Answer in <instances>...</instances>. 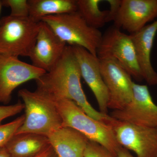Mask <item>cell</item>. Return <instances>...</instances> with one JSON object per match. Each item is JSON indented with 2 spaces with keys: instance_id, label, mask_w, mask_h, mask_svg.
I'll use <instances>...</instances> for the list:
<instances>
[{
  "instance_id": "obj_1",
  "label": "cell",
  "mask_w": 157,
  "mask_h": 157,
  "mask_svg": "<svg viewBox=\"0 0 157 157\" xmlns=\"http://www.w3.org/2000/svg\"><path fill=\"white\" fill-rule=\"evenodd\" d=\"M81 77L72 46L67 45L54 67L36 80V90L53 100H71L89 116L111 126L114 118L98 111L88 101L82 87Z\"/></svg>"
},
{
  "instance_id": "obj_2",
  "label": "cell",
  "mask_w": 157,
  "mask_h": 157,
  "mask_svg": "<svg viewBox=\"0 0 157 157\" xmlns=\"http://www.w3.org/2000/svg\"><path fill=\"white\" fill-rule=\"evenodd\" d=\"M25 114L23 123L15 134L33 133L48 137L63 127V121L53 100L36 90H20Z\"/></svg>"
},
{
  "instance_id": "obj_3",
  "label": "cell",
  "mask_w": 157,
  "mask_h": 157,
  "mask_svg": "<svg viewBox=\"0 0 157 157\" xmlns=\"http://www.w3.org/2000/svg\"><path fill=\"white\" fill-rule=\"evenodd\" d=\"M63 121V127L75 129L90 141L101 144L117 156L121 147L112 127L87 115L73 101L67 99L53 100Z\"/></svg>"
},
{
  "instance_id": "obj_4",
  "label": "cell",
  "mask_w": 157,
  "mask_h": 157,
  "mask_svg": "<svg viewBox=\"0 0 157 157\" xmlns=\"http://www.w3.org/2000/svg\"><path fill=\"white\" fill-rule=\"evenodd\" d=\"M41 21L45 22L66 44L80 46L97 56L103 34L89 25L78 11L45 16Z\"/></svg>"
},
{
  "instance_id": "obj_5",
  "label": "cell",
  "mask_w": 157,
  "mask_h": 157,
  "mask_svg": "<svg viewBox=\"0 0 157 157\" xmlns=\"http://www.w3.org/2000/svg\"><path fill=\"white\" fill-rule=\"evenodd\" d=\"M39 22L29 17L4 16L0 21V54L16 57L29 56L33 48Z\"/></svg>"
},
{
  "instance_id": "obj_6",
  "label": "cell",
  "mask_w": 157,
  "mask_h": 157,
  "mask_svg": "<svg viewBox=\"0 0 157 157\" xmlns=\"http://www.w3.org/2000/svg\"><path fill=\"white\" fill-rule=\"evenodd\" d=\"M97 56L100 59L114 60L136 81L144 80L131 36L115 26L110 27L102 35Z\"/></svg>"
},
{
  "instance_id": "obj_7",
  "label": "cell",
  "mask_w": 157,
  "mask_h": 157,
  "mask_svg": "<svg viewBox=\"0 0 157 157\" xmlns=\"http://www.w3.org/2000/svg\"><path fill=\"white\" fill-rule=\"evenodd\" d=\"M110 116L135 125L157 128V105L145 85L134 82L132 101L122 109L113 110Z\"/></svg>"
},
{
  "instance_id": "obj_8",
  "label": "cell",
  "mask_w": 157,
  "mask_h": 157,
  "mask_svg": "<svg viewBox=\"0 0 157 157\" xmlns=\"http://www.w3.org/2000/svg\"><path fill=\"white\" fill-rule=\"evenodd\" d=\"M121 146L137 157H157V128L140 126L116 120L111 125Z\"/></svg>"
},
{
  "instance_id": "obj_9",
  "label": "cell",
  "mask_w": 157,
  "mask_h": 157,
  "mask_svg": "<svg viewBox=\"0 0 157 157\" xmlns=\"http://www.w3.org/2000/svg\"><path fill=\"white\" fill-rule=\"evenodd\" d=\"M46 73L18 57L0 54V102L9 104L16 88L29 80H37Z\"/></svg>"
},
{
  "instance_id": "obj_10",
  "label": "cell",
  "mask_w": 157,
  "mask_h": 157,
  "mask_svg": "<svg viewBox=\"0 0 157 157\" xmlns=\"http://www.w3.org/2000/svg\"><path fill=\"white\" fill-rule=\"evenodd\" d=\"M100 61L101 75L109 94L108 108L113 110L122 109L133 98L134 82L132 76L114 60Z\"/></svg>"
},
{
  "instance_id": "obj_11",
  "label": "cell",
  "mask_w": 157,
  "mask_h": 157,
  "mask_svg": "<svg viewBox=\"0 0 157 157\" xmlns=\"http://www.w3.org/2000/svg\"><path fill=\"white\" fill-rule=\"evenodd\" d=\"M157 17V0H121L113 25L130 35Z\"/></svg>"
},
{
  "instance_id": "obj_12",
  "label": "cell",
  "mask_w": 157,
  "mask_h": 157,
  "mask_svg": "<svg viewBox=\"0 0 157 157\" xmlns=\"http://www.w3.org/2000/svg\"><path fill=\"white\" fill-rule=\"evenodd\" d=\"M72 47L82 77L95 97L100 112L107 114L109 94L101 75L100 59L82 47L77 45Z\"/></svg>"
},
{
  "instance_id": "obj_13",
  "label": "cell",
  "mask_w": 157,
  "mask_h": 157,
  "mask_svg": "<svg viewBox=\"0 0 157 157\" xmlns=\"http://www.w3.org/2000/svg\"><path fill=\"white\" fill-rule=\"evenodd\" d=\"M67 45L45 22L40 21L36 44L29 56L32 64L48 72L60 58Z\"/></svg>"
},
{
  "instance_id": "obj_14",
  "label": "cell",
  "mask_w": 157,
  "mask_h": 157,
  "mask_svg": "<svg viewBox=\"0 0 157 157\" xmlns=\"http://www.w3.org/2000/svg\"><path fill=\"white\" fill-rule=\"evenodd\" d=\"M157 32V19L140 31L131 34L144 79L150 86L157 85V73L152 66L151 52Z\"/></svg>"
},
{
  "instance_id": "obj_15",
  "label": "cell",
  "mask_w": 157,
  "mask_h": 157,
  "mask_svg": "<svg viewBox=\"0 0 157 157\" xmlns=\"http://www.w3.org/2000/svg\"><path fill=\"white\" fill-rule=\"evenodd\" d=\"M56 157H84L89 140L73 128L62 127L48 136Z\"/></svg>"
},
{
  "instance_id": "obj_16",
  "label": "cell",
  "mask_w": 157,
  "mask_h": 157,
  "mask_svg": "<svg viewBox=\"0 0 157 157\" xmlns=\"http://www.w3.org/2000/svg\"><path fill=\"white\" fill-rule=\"evenodd\" d=\"M109 1V10H103L100 7L103 1L77 0V11L89 25L98 29L113 21L121 2V0Z\"/></svg>"
},
{
  "instance_id": "obj_17",
  "label": "cell",
  "mask_w": 157,
  "mask_h": 157,
  "mask_svg": "<svg viewBox=\"0 0 157 157\" xmlns=\"http://www.w3.org/2000/svg\"><path fill=\"white\" fill-rule=\"evenodd\" d=\"M48 137L33 133L15 134L5 146L11 157H32L50 146Z\"/></svg>"
},
{
  "instance_id": "obj_18",
  "label": "cell",
  "mask_w": 157,
  "mask_h": 157,
  "mask_svg": "<svg viewBox=\"0 0 157 157\" xmlns=\"http://www.w3.org/2000/svg\"><path fill=\"white\" fill-rule=\"evenodd\" d=\"M29 17L37 22L43 17L77 11V0H28Z\"/></svg>"
},
{
  "instance_id": "obj_19",
  "label": "cell",
  "mask_w": 157,
  "mask_h": 157,
  "mask_svg": "<svg viewBox=\"0 0 157 157\" xmlns=\"http://www.w3.org/2000/svg\"><path fill=\"white\" fill-rule=\"evenodd\" d=\"M24 119V114L10 122L0 124V148L5 147L15 135L17 130L23 123Z\"/></svg>"
},
{
  "instance_id": "obj_20",
  "label": "cell",
  "mask_w": 157,
  "mask_h": 157,
  "mask_svg": "<svg viewBox=\"0 0 157 157\" xmlns=\"http://www.w3.org/2000/svg\"><path fill=\"white\" fill-rule=\"evenodd\" d=\"M3 7L11 9L10 16L15 17H26L29 16L28 0H2Z\"/></svg>"
},
{
  "instance_id": "obj_21",
  "label": "cell",
  "mask_w": 157,
  "mask_h": 157,
  "mask_svg": "<svg viewBox=\"0 0 157 157\" xmlns=\"http://www.w3.org/2000/svg\"><path fill=\"white\" fill-rule=\"evenodd\" d=\"M84 157H117L99 144L89 141L84 152Z\"/></svg>"
},
{
  "instance_id": "obj_22",
  "label": "cell",
  "mask_w": 157,
  "mask_h": 157,
  "mask_svg": "<svg viewBox=\"0 0 157 157\" xmlns=\"http://www.w3.org/2000/svg\"><path fill=\"white\" fill-rule=\"evenodd\" d=\"M24 108L23 103L20 101L12 105L0 106V124L4 120L18 114Z\"/></svg>"
},
{
  "instance_id": "obj_23",
  "label": "cell",
  "mask_w": 157,
  "mask_h": 157,
  "mask_svg": "<svg viewBox=\"0 0 157 157\" xmlns=\"http://www.w3.org/2000/svg\"><path fill=\"white\" fill-rule=\"evenodd\" d=\"M32 157H56L54 151L51 145L43 151Z\"/></svg>"
},
{
  "instance_id": "obj_24",
  "label": "cell",
  "mask_w": 157,
  "mask_h": 157,
  "mask_svg": "<svg viewBox=\"0 0 157 157\" xmlns=\"http://www.w3.org/2000/svg\"><path fill=\"white\" fill-rule=\"evenodd\" d=\"M117 157H135L128 150L121 147L117 153Z\"/></svg>"
},
{
  "instance_id": "obj_25",
  "label": "cell",
  "mask_w": 157,
  "mask_h": 157,
  "mask_svg": "<svg viewBox=\"0 0 157 157\" xmlns=\"http://www.w3.org/2000/svg\"><path fill=\"white\" fill-rule=\"evenodd\" d=\"M2 1L0 0V15H1V11H2ZM0 21H1V18H0Z\"/></svg>"
}]
</instances>
